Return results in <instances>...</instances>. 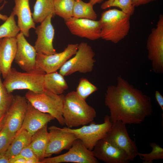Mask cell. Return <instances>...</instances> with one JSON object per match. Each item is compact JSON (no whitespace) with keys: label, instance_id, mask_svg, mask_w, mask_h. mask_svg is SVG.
I'll list each match as a JSON object with an SVG mask.
<instances>
[{"label":"cell","instance_id":"7c38bea8","mask_svg":"<svg viewBox=\"0 0 163 163\" xmlns=\"http://www.w3.org/2000/svg\"><path fill=\"white\" fill-rule=\"evenodd\" d=\"M16 37L17 48L14 59L15 63L25 72H43L36 66L37 53L34 46L28 43L21 32Z\"/></svg>","mask_w":163,"mask_h":163},{"label":"cell","instance_id":"ac0fdd59","mask_svg":"<svg viewBox=\"0 0 163 163\" xmlns=\"http://www.w3.org/2000/svg\"><path fill=\"white\" fill-rule=\"evenodd\" d=\"M54 119L50 115L36 108L28 101L26 114L21 126L18 131L25 130L32 136L37 130Z\"/></svg>","mask_w":163,"mask_h":163},{"label":"cell","instance_id":"b9f144b4","mask_svg":"<svg viewBox=\"0 0 163 163\" xmlns=\"http://www.w3.org/2000/svg\"><path fill=\"white\" fill-rule=\"evenodd\" d=\"M2 39H0V43L1 42V40H2Z\"/></svg>","mask_w":163,"mask_h":163},{"label":"cell","instance_id":"7402d4cb","mask_svg":"<svg viewBox=\"0 0 163 163\" xmlns=\"http://www.w3.org/2000/svg\"><path fill=\"white\" fill-rule=\"evenodd\" d=\"M44 87L45 90L60 94L68 89V86L64 76L56 72L44 75Z\"/></svg>","mask_w":163,"mask_h":163},{"label":"cell","instance_id":"9a60e30c","mask_svg":"<svg viewBox=\"0 0 163 163\" xmlns=\"http://www.w3.org/2000/svg\"><path fill=\"white\" fill-rule=\"evenodd\" d=\"M48 140L45 158L50 157L64 150H69L77 139L72 133L62 131L55 126L48 128Z\"/></svg>","mask_w":163,"mask_h":163},{"label":"cell","instance_id":"1f68e13d","mask_svg":"<svg viewBox=\"0 0 163 163\" xmlns=\"http://www.w3.org/2000/svg\"><path fill=\"white\" fill-rule=\"evenodd\" d=\"M3 125L0 130V155L5 153L15 135Z\"/></svg>","mask_w":163,"mask_h":163},{"label":"cell","instance_id":"f546056e","mask_svg":"<svg viewBox=\"0 0 163 163\" xmlns=\"http://www.w3.org/2000/svg\"><path fill=\"white\" fill-rule=\"evenodd\" d=\"M149 146L152 148L151 152L148 153L138 152V155L143 161V163H152L153 160L163 159V149L155 142H151Z\"/></svg>","mask_w":163,"mask_h":163},{"label":"cell","instance_id":"3957f363","mask_svg":"<svg viewBox=\"0 0 163 163\" xmlns=\"http://www.w3.org/2000/svg\"><path fill=\"white\" fill-rule=\"evenodd\" d=\"M131 16L120 10L110 9L102 12L100 19V38L117 43L128 34Z\"/></svg>","mask_w":163,"mask_h":163},{"label":"cell","instance_id":"603a6c76","mask_svg":"<svg viewBox=\"0 0 163 163\" xmlns=\"http://www.w3.org/2000/svg\"><path fill=\"white\" fill-rule=\"evenodd\" d=\"M32 135L25 130L18 132L8 150L5 155L10 160L29 145Z\"/></svg>","mask_w":163,"mask_h":163},{"label":"cell","instance_id":"52a82bcc","mask_svg":"<svg viewBox=\"0 0 163 163\" xmlns=\"http://www.w3.org/2000/svg\"><path fill=\"white\" fill-rule=\"evenodd\" d=\"M95 55L89 45L85 42H81L74 56L65 62L59 73L64 76L76 72L82 73L91 72L95 62Z\"/></svg>","mask_w":163,"mask_h":163},{"label":"cell","instance_id":"44dd1931","mask_svg":"<svg viewBox=\"0 0 163 163\" xmlns=\"http://www.w3.org/2000/svg\"><path fill=\"white\" fill-rule=\"evenodd\" d=\"M48 124L32 136L29 145L36 157L40 161L45 158L48 140Z\"/></svg>","mask_w":163,"mask_h":163},{"label":"cell","instance_id":"2e32d148","mask_svg":"<svg viewBox=\"0 0 163 163\" xmlns=\"http://www.w3.org/2000/svg\"><path fill=\"white\" fill-rule=\"evenodd\" d=\"M53 17L49 15L36 28L37 37L34 47L37 53L49 55L57 53L53 45L55 30L51 23Z\"/></svg>","mask_w":163,"mask_h":163},{"label":"cell","instance_id":"4dcf8cb0","mask_svg":"<svg viewBox=\"0 0 163 163\" xmlns=\"http://www.w3.org/2000/svg\"><path fill=\"white\" fill-rule=\"evenodd\" d=\"M97 90V87L87 79L82 78L79 80L75 92L80 97L86 100L89 95Z\"/></svg>","mask_w":163,"mask_h":163},{"label":"cell","instance_id":"8fae6325","mask_svg":"<svg viewBox=\"0 0 163 163\" xmlns=\"http://www.w3.org/2000/svg\"><path fill=\"white\" fill-rule=\"evenodd\" d=\"M78 44H69L62 52L46 55L37 53L36 64L37 68L45 73L57 72L65 62L76 52Z\"/></svg>","mask_w":163,"mask_h":163},{"label":"cell","instance_id":"4fadbf2b","mask_svg":"<svg viewBox=\"0 0 163 163\" xmlns=\"http://www.w3.org/2000/svg\"><path fill=\"white\" fill-rule=\"evenodd\" d=\"M27 107L28 101L25 96H14L5 115L3 126L12 133L16 134L21 126Z\"/></svg>","mask_w":163,"mask_h":163},{"label":"cell","instance_id":"7a4b0ae2","mask_svg":"<svg viewBox=\"0 0 163 163\" xmlns=\"http://www.w3.org/2000/svg\"><path fill=\"white\" fill-rule=\"evenodd\" d=\"M96 114L95 109L75 91H71L65 95L62 116L67 127L72 128L86 125L93 121Z\"/></svg>","mask_w":163,"mask_h":163},{"label":"cell","instance_id":"d4e9b609","mask_svg":"<svg viewBox=\"0 0 163 163\" xmlns=\"http://www.w3.org/2000/svg\"><path fill=\"white\" fill-rule=\"evenodd\" d=\"M93 6L89 2L86 3L82 0H75L72 17L96 20L97 15L93 9Z\"/></svg>","mask_w":163,"mask_h":163},{"label":"cell","instance_id":"e575fe53","mask_svg":"<svg viewBox=\"0 0 163 163\" xmlns=\"http://www.w3.org/2000/svg\"><path fill=\"white\" fill-rule=\"evenodd\" d=\"M155 99L163 111V97L158 91H155Z\"/></svg>","mask_w":163,"mask_h":163},{"label":"cell","instance_id":"d590c367","mask_svg":"<svg viewBox=\"0 0 163 163\" xmlns=\"http://www.w3.org/2000/svg\"><path fill=\"white\" fill-rule=\"evenodd\" d=\"M0 163H10V159L5 155V153L0 155Z\"/></svg>","mask_w":163,"mask_h":163},{"label":"cell","instance_id":"83f0119b","mask_svg":"<svg viewBox=\"0 0 163 163\" xmlns=\"http://www.w3.org/2000/svg\"><path fill=\"white\" fill-rule=\"evenodd\" d=\"M112 7L118 8L123 12L131 16L133 14L135 10L132 0H107L101 5L102 9Z\"/></svg>","mask_w":163,"mask_h":163},{"label":"cell","instance_id":"74e56055","mask_svg":"<svg viewBox=\"0 0 163 163\" xmlns=\"http://www.w3.org/2000/svg\"><path fill=\"white\" fill-rule=\"evenodd\" d=\"M26 160L24 158H19L11 161L10 163H25Z\"/></svg>","mask_w":163,"mask_h":163},{"label":"cell","instance_id":"277c9868","mask_svg":"<svg viewBox=\"0 0 163 163\" xmlns=\"http://www.w3.org/2000/svg\"><path fill=\"white\" fill-rule=\"evenodd\" d=\"M25 96L36 108L50 115L60 125H65L62 116L65 96L63 94H57L44 90L40 92L28 91Z\"/></svg>","mask_w":163,"mask_h":163},{"label":"cell","instance_id":"ab89813d","mask_svg":"<svg viewBox=\"0 0 163 163\" xmlns=\"http://www.w3.org/2000/svg\"><path fill=\"white\" fill-rule=\"evenodd\" d=\"M8 17L5 15H3L0 13V19L5 21L8 18Z\"/></svg>","mask_w":163,"mask_h":163},{"label":"cell","instance_id":"ffe728a7","mask_svg":"<svg viewBox=\"0 0 163 163\" xmlns=\"http://www.w3.org/2000/svg\"><path fill=\"white\" fill-rule=\"evenodd\" d=\"M17 48L16 37L2 39L0 43V72L4 78L11 68Z\"/></svg>","mask_w":163,"mask_h":163},{"label":"cell","instance_id":"f35d334b","mask_svg":"<svg viewBox=\"0 0 163 163\" xmlns=\"http://www.w3.org/2000/svg\"><path fill=\"white\" fill-rule=\"evenodd\" d=\"M103 0H90L89 2L93 5L97 4L100 3L102 2Z\"/></svg>","mask_w":163,"mask_h":163},{"label":"cell","instance_id":"8992f818","mask_svg":"<svg viewBox=\"0 0 163 163\" xmlns=\"http://www.w3.org/2000/svg\"><path fill=\"white\" fill-rule=\"evenodd\" d=\"M112 125L110 116L106 115L104 117V122L101 124H96L93 121L89 125H85L79 128L67 127L60 128L63 131L74 134L87 149L92 151L97 142L105 138Z\"/></svg>","mask_w":163,"mask_h":163},{"label":"cell","instance_id":"cb8c5ba5","mask_svg":"<svg viewBox=\"0 0 163 163\" xmlns=\"http://www.w3.org/2000/svg\"><path fill=\"white\" fill-rule=\"evenodd\" d=\"M54 0H36L34 7L32 17L35 23L42 22L50 14L54 17Z\"/></svg>","mask_w":163,"mask_h":163},{"label":"cell","instance_id":"ba28073f","mask_svg":"<svg viewBox=\"0 0 163 163\" xmlns=\"http://www.w3.org/2000/svg\"><path fill=\"white\" fill-rule=\"evenodd\" d=\"M148 59L151 61L152 70L163 72V16L160 14L156 27L153 28L146 43Z\"/></svg>","mask_w":163,"mask_h":163},{"label":"cell","instance_id":"5b68a950","mask_svg":"<svg viewBox=\"0 0 163 163\" xmlns=\"http://www.w3.org/2000/svg\"><path fill=\"white\" fill-rule=\"evenodd\" d=\"M45 74L41 72H21L11 68L3 83L10 93L15 90L24 89L40 92L44 90V78Z\"/></svg>","mask_w":163,"mask_h":163},{"label":"cell","instance_id":"9c48e42d","mask_svg":"<svg viewBox=\"0 0 163 163\" xmlns=\"http://www.w3.org/2000/svg\"><path fill=\"white\" fill-rule=\"evenodd\" d=\"M104 139L124 151L131 161L138 155L139 152L136 142L130 138L126 124L121 121L112 123Z\"/></svg>","mask_w":163,"mask_h":163},{"label":"cell","instance_id":"5bb4252c","mask_svg":"<svg viewBox=\"0 0 163 163\" xmlns=\"http://www.w3.org/2000/svg\"><path fill=\"white\" fill-rule=\"evenodd\" d=\"M72 34L91 40L100 38L101 24L99 20L73 17L64 20Z\"/></svg>","mask_w":163,"mask_h":163},{"label":"cell","instance_id":"d6a6232c","mask_svg":"<svg viewBox=\"0 0 163 163\" xmlns=\"http://www.w3.org/2000/svg\"><path fill=\"white\" fill-rule=\"evenodd\" d=\"M21 158L26 159L31 158H37L29 145L24 149L18 155L11 159L10 163L11 161Z\"/></svg>","mask_w":163,"mask_h":163},{"label":"cell","instance_id":"8d00e7d4","mask_svg":"<svg viewBox=\"0 0 163 163\" xmlns=\"http://www.w3.org/2000/svg\"><path fill=\"white\" fill-rule=\"evenodd\" d=\"M25 163H41L40 160L37 158H31L26 160Z\"/></svg>","mask_w":163,"mask_h":163},{"label":"cell","instance_id":"e0dca14e","mask_svg":"<svg viewBox=\"0 0 163 163\" xmlns=\"http://www.w3.org/2000/svg\"><path fill=\"white\" fill-rule=\"evenodd\" d=\"M92 151L97 159L106 163H128L131 161L124 151L105 139L99 141Z\"/></svg>","mask_w":163,"mask_h":163},{"label":"cell","instance_id":"4316f807","mask_svg":"<svg viewBox=\"0 0 163 163\" xmlns=\"http://www.w3.org/2000/svg\"><path fill=\"white\" fill-rule=\"evenodd\" d=\"M12 12L4 23L0 26V39L5 37H16L20 29L16 24Z\"/></svg>","mask_w":163,"mask_h":163},{"label":"cell","instance_id":"60d3db41","mask_svg":"<svg viewBox=\"0 0 163 163\" xmlns=\"http://www.w3.org/2000/svg\"><path fill=\"white\" fill-rule=\"evenodd\" d=\"M5 116H0V130L2 128L3 125V121Z\"/></svg>","mask_w":163,"mask_h":163},{"label":"cell","instance_id":"836d02e7","mask_svg":"<svg viewBox=\"0 0 163 163\" xmlns=\"http://www.w3.org/2000/svg\"><path fill=\"white\" fill-rule=\"evenodd\" d=\"M134 6L137 7L139 6L145 5L157 0H132Z\"/></svg>","mask_w":163,"mask_h":163},{"label":"cell","instance_id":"30bf717a","mask_svg":"<svg viewBox=\"0 0 163 163\" xmlns=\"http://www.w3.org/2000/svg\"><path fill=\"white\" fill-rule=\"evenodd\" d=\"M41 163H98L97 159L92 151L87 149L82 142L77 139L66 153L58 156L45 158L40 161Z\"/></svg>","mask_w":163,"mask_h":163},{"label":"cell","instance_id":"7bdbcfd3","mask_svg":"<svg viewBox=\"0 0 163 163\" xmlns=\"http://www.w3.org/2000/svg\"><path fill=\"white\" fill-rule=\"evenodd\" d=\"M2 1V0H0V1Z\"/></svg>","mask_w":163,"mask_h":163},{"label":"cell","instance_id":"f1b7e54d","mask_svg":"<svg viewBox=\"0 0 163 163\" xmlns=\"http://www.w3.org/2000/svg\"><path fill=\"white\" fill-rule=\"evenodd\" d=\"M0 72V116H5L13 100L14 96L9 93L2 81Z\"/></svg>","mask_w":163,"mask_h":163},{"label":"cell","instance_id":"484cf974","mask_svg":"<svg viewBox=\"0 0 163 163\" xmlns=\"http://www.w3.org/2000/svg\"><path fill=\"white\" fill-rule=\"evenodd\" d=\"M75 0H54L55 14L64 20L73 17Z\"/></svg>","mask_w":163,"mask_h":163},{"label":"cell","instance_id":"6da1fadb","mask_svg":"<svg viewBox=\"0 0 163 163\" xmlns=\"http://www.w3.org/2000/svg\"><path fill=\"white\" fill-rule=\"evenodd\" d=\"M116 85L109 86L104 103L109 109L111 122L121 121L126 124L141 123L152 113L150 97L134 88L121 76Z\"/></svg>","mask_w":163,"mask_h":163},{"label":"cell","instance_id":"d6986e66","mask_svg":"<svg viewBox=\"0 0 163 163\" xmlns=\"http://www.w3.org/2000/svg\"><path fill=\"white\" fill-rule=\"evenodd\" d=\"M15 5L12 12L18 17L17 25L21 32L28 37L31 28L36 29L31 12L29 0H14Z\"/></svg>","mask_w":163,"mask_h":163}]
</instances>
